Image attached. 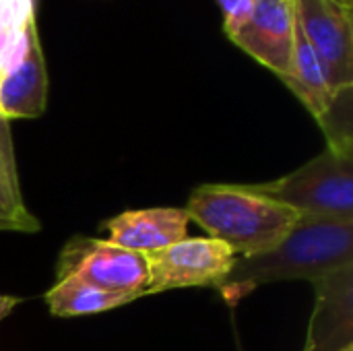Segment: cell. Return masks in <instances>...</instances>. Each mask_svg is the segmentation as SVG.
<instances>
[{
  "label": "cell",
  "mask_w": 353,
  "mask_h": 351,
  "mask_svg": "<svg viewBox=\"0 0 353 351\" xmlns=\"http://www.w3.org/2000/svg\"><path fill=\"white\" fill-rule=\"evenodd\" d=\"M353 265V221L300 217L288 238L265 254L236 257L232 271L217 288L230 304L252 290L290 281H314Z\"/></svg>",
  "instance_id": "obj_1"
},
{
  "label": "cell",
  "mask_w": 353,
  "mask_h": 351,
  "mask_svg": "<svg viewBox=\"0 0 353 351\" xmlns=\"http://www.w3.org/2000/svg\"><path fill=\"white\" fill-rule=\"evenodd\" d=\"M186 213L238 257L265 254L279 246L300 213L256 192L250 184H203L192 190Z\"/></svg>",
  "instance_id": "obj_2"
},
{
  "label": "cell",
  "mask_w": 353,
  "mask_h": 351,
  "mask_svg": "<svg viewBox=\"0 0 353 351\" xmlns=\"http://www.w3.org/2000/svg\"><path fill=\"white\" fill-rule=\"evenodd\" d=\"M250 186L302 217L353 221V157L331 149L279 180Z\"/></svg>",
  "instance_id": "obj_3"
},
{
  "label": "cell",
  "mask_w": 353,
  "mask_h": 351,
  "mask_svg": "<svg viewBox=\"0 0 353 351\" xmlns=\"http://www.w3.org/2000/svg\"><path fill=\"white\" fill-rule=\"evenodd\" d=\"M77 277L105 292L147 296V259L108 240L74 236L60 252L56 279Z\"/></svg>",
  "instance_id": "obj_4"
},
{
  "label": "cell",
  "mask_w": 353,
  "mask_h": 351,
  "mask_svg": "<svg viewBox=\"0 0 353 351\" xmlns=\"http://www.w3.org/2000/svg\"><path fill=\"white\" fill-rule=\"evenodd\" d=\"M147 296L180 288H219L236 261L234 250L215 238H184L145 254Z\"/></svg>",
  "instance_id": "obj_5"
},
{
  "label": "cell",
  "mask_w": 353,
  "mask_h": 351,
  "mask_svg": "<svg viewBox=\"0 0 353 351\" xmlns=\"http://www.w3.org/2000/svg\"><path fill=\"white\" fill-rule=\"evenodd\" d=\"M294 8L331 91L353 87L352 0H294Z\"/></svg>",
  "instance_id": "obj_6"
},
{
  "label": "cell",
  "mask_w": 353,
  "mask_h": 351,
  "mask_svg": "<svg viewBox=\"0 0 353 351\" xmlns=\"http://www.w3.org/2000/svg\"><path fill=\"white\" fill-rule=\"evenodd\" d=\"M48 103V70L31 17L0 77V116L4 120L37 118Z\"/></svg>",
  "instance_id": "obj_7"
},
{
  "label": "cell",
  "mask_w": 353,
  "mask_h": 351,
  "mask_svg": "<svg viewBox=\"0 0 353 351\" xmlns=\"http://www.w3.org/2000/svg\"><path fill=\"white\" fill-rule=\"evenodd\" d=\"M294 29V0H252L250 19L232 41L279 79H285L292 70Z\"/></svg>",
  "instance_id": "obj_8"
},
{
  "label": "cell",
  "mask_w": 353,
  "mask_h": 351,
  "mask_svg": "<svg viewBox=\"0 0 353 351\" xmlns=\"http://www.w3.org/2000/svg\"><path fill=\"white\" fill-rule=\"evenodd\" d=\"M316 302L308 327L310 351L353 348V265L312 281Z\"/></svg>",
  "instance_id": "obj_9"
},
{
  "label": "cell",
  "mask_w": 353,
  "mask_h": 351,
  "mask_svg": "<svg viewBox=\"0 0 353 351\" xmlns=\"http://www.w3.org/2000/svg\"><path fill=\"white\" fill-rule=\"evenodd\" d=\"M188 221L186 209L163 207L120 213L105 221L103 228L108 230V242L149 254L188 238Z\"/></svg>",
  "instance_id": "obj_10"
},
{
  "label": "cell",
  "mask_w": 353,
  "mask_h": 351,
  "mask_svg": "<svg viewBox=\"0 0 353 351\" xmlns=\"http://www.w3.org/2000/svg\"><path fill=\"white\" fill-rule=\"evenodd\" d=\"M294 95L308 108V112L316 118V122L327 114L331 108L335 93L331 91L323 66L306 39L298 19L294 29V54H292V70L285 79H281Z\"/></svg>",
  "instance_id": "obj_11"
},
{
  "label": "cell",
  "mask_w": 353,
  "mask_h": 351,
  "mask_svg": "<svg viewBox=\"0 0 353 351\" xmlns=\"http://www.w3.org/2000/svg\"><path fill=\"white\" fill-rule=\"evenodd\" d=\"M139 294H116L99 290L77 277H62L46 292V304L54 317H85L108 312L139 300Z\"/></svg>",
  "instance_id": "obj_12"
},
{
  "label": "cell",
  "mask_w": 353,
  "mask_h": 351,
  "mask_svg": "<svg viewBox=\"0 0 353 351\" xmlns=\"http://www.w3.org/2000/svg\"><path fill=\"white\" fill-rule=\"evenodd\" d=\"M39 228L41 223L29 213L21 194L8 120L0 118V230L33 234Z\"/></svg>",
  "instance_id": "obj_13"
},
{
  "label": "cell",
  "mask_w": 353,
  "mask_h": 351,
  "mask_svg": "<svg viewBox=\"0 0 353 351\" xmlns=\"http://www.w3.org/2000/svg\"><path fill=\"white\" fill-rule=\"evenodd\" d=\"M352 89L353 87L337 91L331 108L319 120L323 132L327 134V149L345 157H353Z\"/></svg>",
  "instance_id": "obj_14"
},
{
  "label": "cell",
  "mask_w": 353,
  "mask_h": 351,
  "mask_svg": "<svg viewBox=\"0 0 353 351\" xmlns=\"http://www.w3.org/2000/svg\"><path fill=\"white\" fill-rule=\"evenodd\" d=\"M31 17H35L33 0H0V77Z\"/></svg>",
  "instance_id": "obj_15"
},
{
  "label": "cell",
  "mask_w": 353,
  "mask_h": 351,
  "mask_svg": "<svg viewBox=\"0 0 353 351\" xmlns=\"http://www.w3.org/2000/svg\"><path fill=\"white\" fill-rule=\"evenodd\" d=\"M223 10V31L232 39L250 19L252 0H217Z\"/></svg>",
  "instance_id": "obj_16"
},
{
  "label": "cell",
  "mask_w": 353,
  "mask_h": 351,
  "mask_svg": "<svg viewBox=\"0 0 353 351\" xmlns=\"http://www.w3.org/2000/svg\"><path fill=\"white\" fill-rule=\"evenodd\" d=\"M21 304V298L17 296H0V323Z\"/></svg>",
  "instance_id": "obj_17"
},
{
  "label": "cell",
  "mask_w": 353,
  "mask_h": 351,
  "mask_svg": "<svg viewBox=\"0 0 353 351\" xmlns=\"http://www.w3.org/2000/svg\"><path fill=\"white\" fill-rule=\"evenodd\" d=\"M304 351H310V345H308V343L304 345Z\"/></svg>",
  "instance_id": "obj_18"
},
{
  "label": "cell",
  "mask_w": 353,
  "mask_h": 351,
  "mask_svg": "<svg viewBox=\"0 0 353 351\" xmlns=\"http://www.w3.org/2000/svg\"><path fill=\"white\" fill-rule=\"evenodd\" d=\"M345 351H353V348H350V350H345Z\"/></svg>",
  "instance_id": "obj_19"
},
{
  "label": "cell",
  "mask_w": 353,
  "mask_h": 351,
  "mask_svg": "<svg viewBox=\"0 0 353 351\" xmlns=\"http://www.w3.org/2000/svg\"><path fill=\"white\" fill-rule=\"evenodd\" d=\"M0 118H2V116H0Z\"/></svg>",
  "instance_id": "obj_20"
}]
</instances>
